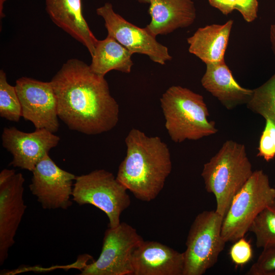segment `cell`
Listing matches in <instances>:
<instances>
[{
	"label": "cell",
	"instance_id": "cell-1",
	"mask_svg": "<svg viewBox=\"0 0 275 275\" xmlns=\"http://www.w3.org/2000/svg\"><path fill=\"white\" fill-rule=\"evenodd\" d=\"M50 82L57 99L58 117L71 130L95 135L117 125L119 105L104 77L93 72L89 65L70 59Z\"/></svg>",
	"mask_w": 275,
	"mask_h": 275
},
{
	"label": "cell",
	"instance_id": "cell-2",
	"mask_svg": "<svg viewBox=\"0 0 275 275\" xmlns=\"http://www.w3.org/2000/svg\"><path fill=\"white\" fill-rule=\"evenodd\" d=\"M125 142L126 155L116 178L136 199L151 201L162 190L172 171L168 145L159 136H149L135 128L130 130Z\"/></svg>",
	"mask_w": 275,
	"mask_h": 275
},
{
	"label": "cell",
	"instance_id": "cell-3",
	"mask_svg": "<svg viewBox=\"0 0 275 275\" xmlns=\"http://www.w3.org/2000/svg\"><path fill=\"white\" fill-rule=\"evenodd\" d=\"M253 173L245 146L233 140L226 141L204 164L201 176L206 191L215 197L216 212L226 215L233 198Z\"/></svg>",
	"mask_w": 275,
	"mask_h": 275
},
{
	"label": "cell",
	"instance_id": "cell-4",
	"mask_svg": "<svg viewBox=\"0 0 275 275\" xmlns=\"http://www.w3.org/2000/svg\"><path fill=\"white\" fill-rule=\"evenodd\" d=\"M165 127L175 143L196 141L216 134L215 123L202 95L180 86L169 88L160 99Z\"/></svg>",
	"mask_w": 275,
	"mask_h": 275
},
{
	"label": "cell",
	"instance_id": "cell-5",
	"mask_svg": "<svg viewBox=\"0 0 275 275\" xmlns=\"http://www.w3.org/2000/svg\"><path fill=\"white\" fill-rule=\"evenodd\" d=\"M275 201V188L262 170L253 171L235 195L223 218L222 235L225 241L235 242L249 231L256 216Z\"/></svg>",
	"mask_w": 275,
	"mask_h": 275
},
{
	"label": "cell",
	"instance_id": "cell-6",
	"mask_svg": "<svg viewBox=\"0 0 275 275\" xmlns=\"http://www.w3.org/2000/svg\"><path fill=\"white\" fill-rule=\"evenodd\" d=\"M127 188L109 171L95 170L76 176L73 184L72 200L79 205H92L104 212L108 227L120 223L122 213L130 205Z\"/></svg>",
	"mask_w": 275,
	"mask_h": 275
},
{
	"label": "cell",
	"instance_id": "cell-7",
	"mask_svg": "<svg viewBox=\"0 0 275 275\" xmlns=\"http://www.w3.org/2000/svg\"><path fill=\"white\" fill-rule=\"evenodd\" d=\"M223 218L215 210L203 211L196 216L183 252V275H202L216 263L226 243L222 235Z\"/></svg>",
	"mask_w": 275,
	"mask_h": 275
},
{
	"label": "cell",
	"instance_id": "cell-8",
	"mask_svg": "<svg viewBox=\"0 0 275 275\" xmlns=\"http://www.w3.org/2000/svg\"><path fill=\"white\" fill-rule=\"evenodd\" d=\"M144 240L136 230L125 222L104 232L98 258L81 269L82 275H132V258Z\"/></svg>",
	"mask_w": 275,
	"mask_h": 275
},
{
	"label": "cell",
	"instance_id": "cell-9",
	"mask_svg": "<svg viewBox=\"0 0 275 275\" xmlns=\"http://www.w3.org/2000/svg\"><path fill=\"white\" fill-rule=\"evenodd\" d=\"M96 13L104 20L107 35L133 54L146 55L151 61L160 65L172 60L167 47L158 42L146 27L141 28L127 21L114 11L111 3H106L98 8Z\"/></svg>",
	"mask_w": 275,
	"mask_h": 275
},
{
	"label": "cell",
	"instance_id": "cell-10",
	"mask_svg": "<svg viewBox=\"0 0 275 275\" xmlns=\"http://www.w3.org/2000/svg\"><path fill=\"white\" fill-rule=\"evenodd\" d=\"M15 87L22 117L32 122L36 129L57 132L59 128L58 102L51 82L22 77L16 80Z\"/></svg>",
	"mask_w": 275,
	"mask_h": 275
},
{
	"label": "cell",
	"instance_id": "cell-11",
	"mask_svg": "<svg viewBox=\"0 0 275 275\" xmlns=\"http://www.w3.org/2000/svg\"><path fill=\"white\" fill-rule=\"evenodd\" d=\"M24 178L14 170L4 169L0 173V265L8 258L9 249L26 206L23 200Z\"/></svg>",
	"mask_w": 275,
	"mask_h": 275
},
{
	"label": "cell",
	"instance_id": "cell-12",
	"mask_svg": "<svg viewBox=\"0 0 275 275\" xmlns=\"http://www.w3.org/2000/svg\"><path fill=\"white\" fill-rule=\"evenodd\" d=\"M29 188L44 209H67L72 205L73 181L76 176L60 167L48 154L36 164Z\"/></svg>",
	"mask_w": 275,
	"mask_h": 275
},
{
	"label": "cell",
	"instance_id": "cell-13",
	"mask_svg": "<svg viewBox=\"0 0 275 275\" xmlns=\"http://www.w3.org/2000/svg\"><path fill=\"white\" fill-rule=\"evenodd\" d=\"M2 140L3 147L13 156L10 164L32 172L49 150L57 146L60 138L45 129L24 132L10 127L4 128Z\"/></svg>",
	"mask_w": 275,
	"mask_h": 275
},
{
	"label": "cell",
	"instance_id": "cell-14",
	"mask_svg": "<svg viewBox=\"0 0 275 275\" xmlns=\"http://www.w3.org/2000/svg\"><path fill=\"white\" fill-rule=\"evenodd\" d=\"M183 253L156 241L143 240L132 258V275H183Z\"/></svg>",
	"mask_w": 275,
	"mask_h": 275
},
{
	"label": "cell",
	"instance_id": "cell-15",
	"mask_svg": "<svg viewBox=\"0 0 275 275\" xmlns=\"http://www.w3.org/2000/svg\"><path fill=\"white\" fill-rule=\"evenodd\" d=\"M201 84L227 109H232L251 99L253 89L242 87L235 79L225 60L206 64Z\"/></svg>",
	"mask_w": 275,
	"mask_h": 275
},
{
	"label": "cell",
	"instance_id": "cell-16",
	"mask_svg": "<svg viewBox=\"0 0 275 275\" xmlns=\"http://www.w3.org/2000/svg\"><path fill=\"white\" fill-rule=\"evenodd\" d=\"M149 4L151 19L146 28L155 37L188 27L196 18L193 0H150Z\"/></svg>",
	"mask_w": 275,
	"mask_h": 275
},
{
	"label": "cell",
	"instance_id": "cell-17",
	"mask_svg": "<svg viewBox=\"0 0 275 275\" xmlns=\"http://www.w3.org/2000/svg\"><path fill=\"white\" fill-rule=\"evenodd\" d=\"M46 10L59 27L82 44L91 56L98 40L82 13L81 0H45Z\"/></svg>",
	"mask_w": 275,
	"mask_h": 275
},
{
	"label": "cell",
	"instance_id": "cell-18",
	"mask_svg": "<svg viewBox=\"0 0 275 275\" xmlns=\"http://www.w3.org/2000/svg\"><path fill=\"white\" fill-rule=\"evenodd\" d=\"M233 20L224 24H213L199 28L187 38L188 51L206 64L222 61L228 44Z\"/></svg>",
	"mask_w": 275,
	"mask_h": 275
},
{
	"label": "cell",
	"instance_id": "cell-19",
	"mask_svg": "<svg viewBox=\"0 0 275 275\" xmlns=\"http://www.w3.org/2000/svg\"><path fill=\"white\" fill-rule=\"evenodd\" d=\"M132 54L116 39L107 35L104 39L98 40L89 66L93 72L104 77L112 70L129 73L133 65Z\"/></svg>",
	"mask_w": 275,
	"mask_h": 275
},
{
	"label": "cell",
	"instance_id": "cell-20",
	"mask_svg": "<svg viewBox=\"0 0 275 275\" xmlns=\"http://www.w3.org/2000/svg\"><path fill=\"white\" fill-rule=\"evenodd\" d=\"M254 113L268 118L275 124V74L260 87L253 89V96L246 104Z\"/></svg>",
	"mask_w": 275,
	"mask_h": 275
},
{
	"label": "cell",
	"instance_id": "cell-21",
	"mask_svg": "<svg viewBox=\"0 0 275 275\" xmlns=\"http://www.w3.org/2000/svg\"><path fill=\"white\" fill-rule=\"evenodd\" d=\"M249 231L254 234L257 248L275 242V201L256 216Z\"/></svg>",
	"mask_w": 275,
	"mask_h": 275
},
{
	"label": "cell",
	"instance_id": "cell-22",
	"mask_svg": "<svg viewBox=\"0 0 275 275\" xmlns=\"http://www.w3.org/2000/svg\"><path fill=\"white\" fill-rule=\"evenodd\" d=\"M0 116L16 122L22 117L21 103L15 87L8 82L3 70L0 71Z\"/></svg>",
	"mask_w": 275,
	"mask_h": 275
},
{
	"label": "cell",
	"instance_id": "cell-23",
	"mask_svg": "<svg viewBox=\"0 0 275 275\" xmlns=\"http://www.w3.org/2000/svg\"><path fill=\"white\" fill-rule=\"evenodd\" d=\"M257 261L245 273L247 275H271L275 271V242L262 248Z\"/></svg>",
	"mask_w": 275,
	"mask_h": 275
},
{
	"label": "cell",
	"instance_id": "cell-24",
	"mask_svg": "<svg viewBox=\"0 0 275 275\" xmlns=\"http://www.w3.org/2000/svg\"><path fill=\"white\" fill-rule=\"evenodd\" d=\"M257 156L269 161L275 157V124L265 119V125L260 136Z\"/></svg>",
	"mask_w": 275,
	"mask_h": 275
},
{
	"label": "cell",
	"instance_id": "cell-25",
	"mask_svg": "<svg viewBox=\"0 0 275 275\" xmlns=\"http://www.w3.org/2000/svg\"><path fill=\"white\" fill-rule=\"evenodd\" d=\"M229 254L235 264L243 265L251 260L253 250L249 242L243 237L234 242L230 249Z\"/></svg>",
	"mask_w": 275,
	"mask_h": 275
},
{
	"label": "cell",
	"instance_id": "cell-26",
	"mask_svg": "<svg viewBox=\"0 0 275 275\" xmlns=\"http://www.w3.org/2000/svg\"><path fill=\"white\" fill-rule=\"evenodd\" d=\"M235 10L241 13L246 22H252L258 17V2L257 0H235Z\"/></svg>",
	"mask_w": 275,
	"mask_h": 275
},
{
	"label": "cell",
	"instance_id": "cell-27",
	"mask_svg": "<svg viewBox=\"0 0 275 275\" xmlns=\"http://www.w3.org/2000/svg\"><path fill=\"white\" fill-rule=\"evenodd\" d=\"M210 5L228 15L235 10V0H208Z\"/></svg>",
	"mask_w": 275,
	"mask_h": 275
},
{
	"label": "cell",
	"instance_id": "cell-28",
	"mask_svg": "<svg viewBox=\"0 0 275 275\" xmlns=\"http://www.w3.org/2000/svg\"><path fill=\"white\" fill-rule=\"evenodd\" d=\"M269 37L271 48L275 56V24H272L270 26Z\"/></svg>",
	"mask_w": 275,
	"mask_h": 275
},
{
	"label": "cell",
	"instance_id": "cell-29",
	"mask_svg": "<svg viewBox=\"0 0 275 275\" xmlns=\"http://www.w3.org/2000/svg\"><path fill=\"white\" fill-rule=\"evenodd\" d=\"M7 0H0V9H1V10H3V7H4V3Z\"/></svg>",
	"mask_w": 275,
	"mask_h": 275
},
{
	"label": "cell",
	"instance_id": "cell-30",
	"mask_svg": "<svg viewBox=\"0 0 275 275\" xmlns=\"http://www.w3.org/2000/svg\"><path fill=\"white\" fill-rule=\"evenodd\" d=\"M138 2L141 3H147L149 4L150 0H137Z\"/></svg>",
	"mask_w": 275,
	"mask_h": 275
},
{
	"label": "cell",
	"instance_id": "cell-31",
	"mask_svg": "<svg viewBox=\"0 0 275 275\" xmlns=\"http://www.w3.org/2000/svg\"><path fill=\"white\" fill-rule=\"evenodd\" d=\"M271 275H275V271L273 272Z\"/></svg>",
	"mask_w": 275,
	"mask_h": 275
}]
</instances>
